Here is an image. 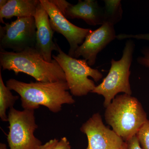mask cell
Wrapping results in <instances>:
<instances>
[{
  "label": "cell",
  "mask_w": 149,
  "mask_h": 149,
  "mask_svg": "<svg viewBox=\"0 0 149 149\" xmlns=\"http://www.w3.org/2000/svg\"><path fill=\"white\" fill-rule=\"evenodd\" d=\"M6 85L19 95L24 109L35 110L43 106L52 112L57 113L61 110L62 105L75 102L68 91L66 81L26 83L11 78L7 81Z\"/></svg>",
  "instance_id": "cell-1"
},
{
  "label": "cell",
  "mask_w": 149,
  "mask_h": 149,
  "mask_svg": "<svg viewBox=\"0 0 149 149\" xmlns=\"http://www.w3.org/2000/svg\"><path fill=\"white\" fill-rule=\"evenodd\" d=\"M0 63L3 70L13 71L16 75L23 72L37 82L52 83L66 81L65 74L55 60L49 62L35 47L20 52L1 49Z\"/></svg>",
  "instance_id": "cell-2"
},
{
  "label": "cell",
  "mask_w": 149,
  "mask_h": 149,
  "mask_svg": "<svg viewBox=\"0 0 149 149\" xmlns=\"http://www.w3.org/2000/svg\"><path fill=\"white\" fill-rule=\"evenodd\" d=\"M104 117L107 123L124 142L136 136L148 120L138 99L126 94L114 98L106 107Z\"/></svg>",
  "instance_id": "cell-3"
},
{
  "label": "cell",
  "mask_w": 149,
  "mask_h": 149,
  "mask_svg": "<svg viewBox=\"0 0 149 149\" xmlns=\"http://www.w3.org/2000/svg\"><path fill=\"white\" fill-rule=\"evenodd\" d=\"M135 45L133 40L129 39L125 43L122 57L118 61L111 59L110 69L108 74L92 93L101 95L104 98V105L107 107L118 93L131 95L129 77L130 66L133 61Z\"/></svg>",
  "instance_id": "cell-4"
},
{
  "label": "cell",
  "mask_w": 149,
  "mask_h": 149,
  "mask_svg": "<svg viewBox=\"0 0 149 149\" xmlns=\"http://www.w3.org/2000/svg\"><path fill=\"white\" fill-rule=\"evenodd\" d=\"M56 56L53 55L65 74L66 81L72 95L83 96L92 93L96 87L91 77L95 82L102 78L101 72L97 69L92 68L85 60L72 57L64 53L58 45Z\"/></svg>",
  "instance_id": "cell-5"
},
{
  "label": "cell",
  "mask_w": 149,
  "mask_h": 149,
  "mask_svg": "<svg viewBox=\"0 0 149 149\" xmlns=\"http://www.w3.org/2000/svg\"><path fill=\"white\" fill-rule=\"evenodd\" d=\"M35 110H17L10 108L8 114L9 123L8 142L10 149H40L42 142L34 135L38 128Z\"/></svg>",
  "instance_id": "cell-6"
},
{
  "label": "cell",
  "mask_w": 149,
  "mask_h": 149,
  "mask_svg": "<svg viewBox=\"0 0 149 149\" xmlns=\"http://www.w3.org/2000/svg\"><path fill=\"white\" fill-rule=\"evenodd\" d=\"M35 19L31 17L17 18L11 23L0 26L1 49L12 50L20 52L29 48L35 47L36 42Z\"/></svg>",
  "instance_id": "cell-7"
},
{
  "label": "cell",
  "mask_w": 149,
  "mask_h": 149,
  "mask_svg": "<svg viewBox=\"0 0 149 149\" xmlns=\"http://www.w3.org/2000/svg\"><path fill=\"white\" fill-rule=\"evenodd\" d=\"M40 2L47 13L52 28L54 32L65 37L70 45L68 55L74 58L75 51L93 30L81 28L72 24L52 0H40Z\"/></svg>",
  "instance_id": "cell-8"
},
{
  "label": "cell",
  "mask_w": 149,
  "mask_h": 149,
  "mask_svg": "<svg viewBox=\"0 0 149 149\" xmlns=\"http://www.w3.org/2000/svg\"><path fill=\"white\" fill-rule=\"evenodd\" d=\"M80 130L87 136V149H120L125 143L113 130L104 125L98 113L85 123Z\"/></svg>",
  "instance_id": "cell-9"
},
{
  "label": "cell",
  "mask_w": 149,
  "mask_h": 149,
  "mask_svg": "<svg viewBox=\"0 0 149 149\" xmlns=\"http://www.w3.org/2000/svg\"><path fill=\"white\" fill-rule=\"evenodd\" d=\"M116 35L114 26L104 23L87 36L83 44L75 51L74 58L82 56L90 66H93L95 63L98 54L116 39Z\"/></svg>",
  "instance_id": "cell-10"
},
{
  "label": "cell",
  "mask_w": 149,
  "mask_h": 149,
  "mask_svg": "<svg viewBox=\"0 0 149 149\" xmlns=\"http://www.w3.org/2000/svg\"><path fill=\"white\" fill-rule=\"evenodd\" d=\"M67 19H80L90 25H102L104 23L103 7L96 0H79L72 5L65 0H52Z\"/></svg>",
  "instance_id": "cell-11"
},
{
  "label": "cell",
  "mask_w": 149,
  "mask_h": 149,
  "mask_svg": "<svg viewBox=\"0 0 149 149\" xmlns=\"http://www.w3.org/2000/svg\"><path fill=\"white\" fill-rule=\"evenodd\" d=\"M34 18L36 23V42L35 48L46 61H52V53L58 51V45L53 41L54 32L47 11L40 3Z\"/></svg>",
  "instance_id": "cell-12"
},
{
  "label": "cell",
  "mask_w": 149,
  "mask_h": 149,
  "mask_svg": "<svg viewBox=\"0 0 149 149\" xmlns=\"http://www.w3.org/2000/svg\"><path fill=\"white\" fill-rule=\"evenodd\" d=\"M40 3V0H8L0 8V22L5 24L3 19H9L13 17H34Z\"/></svg>",
  "instance_id": "cell-13"
},
{
  "label": "cell",
  "mask_w": 149,
  "mask_h": 149,
  "mask_svg": "<svg viewBox=\"0 0 149 149\" xmlns=\"http://www.w3.org/2000/svg\"><path fill=\"white\" fill-rule=\"evenodd\" d=\"M104 23H108L114 26L122 19L123 11L121 1L104 0Z\"/></svg>",
  "instance_id": "cell-14"
},
{
  "label": "cell",
  "mask_w": 149,
  "mask_h": 149,
  "mask_svg": "<svg viewBox=\"0 0 149 149\" xmlns=\"http://www.w3.org/2000/svg\"><path fill=\"white\" fill-rule=\"evenodd\" d=\"M19 97L14 96L3 81L1 73L0 72V117L3 121H8L6 110L13 107Z\"/></svg>",
  "instance_id": "cell-15"
},
{
  "label": "cell",
  "mask_w": 149,
  "mask_h": 149,
  "mask_svg": "<svg viewBox=\"0 0 149 149\" xmlns=\"http://www.w3.org/2000/svg\"><path fill=\"white\" fill-rule=\"evenodd\" d=\"M143 149H149V120L142 125L136 134Z\"/></svg>",
  "instance_id": "cell-16"
},
{
  "label": "cell",
  "mask_w": 149,
  "mask_h": 149,
  "mask_svg": "<svg viewBox=\"0 0 149 149\" xmlns=\"http://www.w3.org/2000/svg\"><path fill=\"white\" fill-rule=\"evenodd\" d=\"M116 39L118 40H125L127 39H135L137 40H147L149 41V33L137 34V35L120 34L116 35Z\"/></svg>",
  "instance_id": "cell-17"
},
{
  "label": "cell",
  "mask_w": 149,
  "mask_h": 149,
  "mask_svg": "<svg viewBox=\"0 0 149 149\" xmlns=\"http://www.w3.org/2000/svg\"><path fill=\"white\" fill-rule=\"evenodd\" d=\"M142 53L143 56L137 58V62L139 64L149 68V48L143 49Z\"/></svg>",
  "instance_id": "cell-18"
},
{
  "label": "cell",
  "mask_w": 149,
  "mask_h": 149,
  "mask_svg": "<svg viewBox=\"0 0 149 149\" xmlns=\"http://www.w3.org/2000/svg\"><path fill=\"white\" fill-rule=\"evenodd\" d=\"M125 142L127 144V149H143L136 135Z\"/></svg>",
  "instance_id": "cell-19"
},
{
  "label": "cell",
  "mask_w": 149,
  "mask_h": 149,
  "mask_svg": "<svg viewBox=\"0 0 149 149\" xmlns=\"http://www.w3.org/2000/svg\"><path fill=\"white\" fill-rule=\"evenodd\" d=\"M53 149H71V146L66 137L61 138Z\"/></svg>",
  "instance_id": "cell-20"
},
{
  "label": "cell",
  "mask_w": 149,
  "mask_h": 149,
  "mask_svg": "<svg viewBox=\"0 0 149 149\" xmlns=\"http://www.w3.org/2000/svg\"><path fill=\"white\" fill-rule=\"evenodd\" d=\"M58 141L56 139L50 140L45 144L42 145L40 149H53Z\"/></svg>",
  "instance_id": "cell-21"
},
{
  "label": "cell",
  "mask_w": 149,
  "mask_h": 149,
  "mask_svg": "<svg viewBox=\"0 0 149 149\" xmlns=\"http://www.w3.org/2000/svg\"><path fill=\"white\" fill-rule=\"evenodd\" d=\"M7 1V0H1L0 1V8L3 7L6 3Z\"/></svg>",
  "instance_id": "cell-22"
},
{
  "label": "cell",
  "mask_w": 149,
  "mask_h": 149,
  "mask_svg": "<svg viewBox=\"0 0 149 149\" xmlns=\"http://www.w3.org/2000/svg\"><path fill=\"white\" fill-rule=\"evenodd\" d=\"M0 149H7L6 146V144L3 143H1L0 146Z\"/></svg>",
  "instance_id": "cell-23"
},
{
  "label": "cell",
  "mask_w": 149,
  "mask_h": 149,
  "mask_svg": "<svg viewBox=\"0 0 149 149\" xmlns=\"http://www.w3.org/2000/svg\"><path fill=\"white\" fill-rule=\"evenodd\" d=\"M120 149H127V144H126V142H125Z\"/></svg>",
  "instance_id": "cell-24"
}]
</instances>
